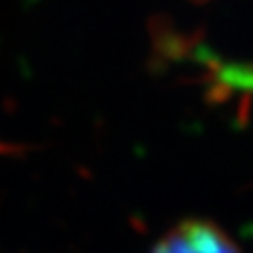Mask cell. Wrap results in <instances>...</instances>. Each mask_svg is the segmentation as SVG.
I'll use <instances>...</instances> for the list:
<instances>
[{"mask_svg":"<svg viewBox=\"0 0 253 253\" xmlns=\"http://www.w3.org/2000/svg\"><path fill=\"white\" fill-rule=\"evenodd\" d=\"M215 78L219 84H226L230 89L251 91L253 93V66H236V63H226L215 70Z\"/></svg>","mask_w":253,"mask_h":253,"instance_id":"obj_2","label":"cell"},{"mask_svg":"<svg viewBox=\"0 0 253 253\" xmlns=\"http://www.w3.org/2000/svg\"><path fill=\"white\" fill-rule=\"evenodd\" d=\"M152 253H239V249L215 224L188 219L165 234Z\"/></svg>","mask_w":253,"mask_h":253,"instance_id":"obj_1","label":"cell"}]
</instances>
